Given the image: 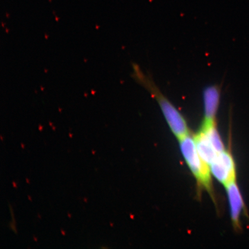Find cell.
Instances as JSON below:
<instances>
[{
  "label": "cell",
  "mask_w": 249,
  "mask_h": 249,
  "mask_svg": "<svg viewBox=\"0 0 249 249\" xmlns=\"http://www.w3.org/2000/svg\"><path fill=\"white\" fill-rule=\"evenodd\" d=\"M180 149L186 163L199 183L211 188L209 165L202 160L196 147L195 139L188 135L179 139Z\"/></svg>",
  "instance_id": "6da1fadb"
},
{
  "label": "cell",
  "mask_w": 249,
  "mask_h": 249,
  "mask_svg": "<svg viewBox=\"0 0 249 249\" xmlns=\"http://www.w3.org/2000/svg\"><path fill=\"white\" fill-rule=\"evenodd\" d=\"M151 93L160 105L171 131L177 138L180 139L189 135L188 127L185 118L177 108L165 97L157 87L152 89Z\"/></svg>",
  "instance_id": "7a4b0ae2"
},
{
  "label": "cell",
  "mask_w": 249,
  "mask_h": 249,
  "mask_svg": "<svg viewBox=\"0 0 249 249\" xmlns=\"http://www.w3.org/2000/svg\"><path fill=\"white\" fill-rule=\"evenodd\" d=\"M213 176L227 186L235 181V166L233 159L228 152L224 151L218 154L217 158L210 164Z\"/></svg>",
  "instance_id": "3957f363"
},
{
  "label": "cell",
  "mask_w": 249,
  "mask_h": 249,
  "mask_svg": "<svg viewBox=\"0 0 249 249\" xmlns=\"http://www.w3.org/2000/svg\"><path fill=\"white\" fill-rule=\"evenodd\" d=\"M220 91L217 86H210L205 89L203 94L204 121L213 122L220 103Z\"/></svg>",
  "instance_id": "277c9868"
},
{
  "label": "cell",
  "mask_w": 249,
  "mask_h": 249,
  "mask_svg": "<svg viewBox=\"0 0 249 249\" xmlns=\"http://www.w3.org/2000/svg\"><path fill=\"white\" fill-rule=\"evenodd\" d=\"M195 140L199 155L205 163L210 165L215 160L219 153L202 129L196 136Z\"/></svg>",
  "instance_id": "5b68a950"
},
{
  "label": "cell",
  "mask_w": 249,
  "mask_h": 249,
  "mask_svg": "<svg viewBox=\"0 0 249 249\" xmlns=\"http://www.w3.org/2000/svg\"><path fill=\"white\" fill-rule=\"evenodd\" d=\"M226 187L231 208L232 220L236 225L239 222V217L244 208V201L240 191L235 181L229 183Z\"/></svg>",
  "instance_id": "8992f818"
},
{
  "label": "cell",
  "mask_w": 249,
  "mask_h": 249,
  "mask_svg": "<svg viewBox=\"0 0 249 249\" xmlns=\"http://www.w3.org/2000/svg\"><path fill=\"white\" fill-rule=\"evenodd\" d=\"M201 129L206 134L207 138L218 153L225 151L222 140L216 129L215 121L213 122H205L204 121Z\"/></svg>",
  "instance_id": "52a82bcc"
},
{
  "label": "cell",
  "mask_w": 249,
  "mask_h": 249,
  "mask_svg": "<svg viewBox=\"0 0 249 249\" xmlns=\"http://www.w3.org/2000/svg\"><path fill=\"white\" fill-rule=\"evenodd\" d=\"M13 186L15 187V188H17V184H16V183L15 182H13Z\"/></svg>",
  "instance_id": "ba28073f"
},
{
  "label": "cell",
  "mask_w": 249,
  "mask_h": 249,
  "mask_svg": "<svg viewBox=\"0 0 249 249\" xmlns=\"http://www.w3.org/2000/svg\"><path fill=\"white\" fill-rule=\"evenodd\" d=\"M61 232L62 234H63L64 235H65V232L63 231V230H61Z\"/></svg>",
  "instance_id": "9c48e42d"
},
{
  "label": "cell",
  "mask_w": 249,
  "mask_h": 249,
  "mask_svg": "<svg viewBox=\"0 0 249 249\" xmlns=\"http://www.w3.org/2000/svg\"><path fill=\"white\" fill-rule=\"evenodd\" d=\"M21 147H22L23 148H24V145L23 143H21Z\"/></svg>",
  "instance_id": "30bf717a"
},
{
  "label": "cell",
  "mask_w": 249,
  "mask_h": 249,
  "mask_svg": "<svg viewBox=\"0 0 249 249\" xmlns=\"http://www.w3.org/2000/svg\"><path fill=\"white\" fill-rule=\"evenodd\" d=\"M28 197H29V200H30V201H32V200H31V197H30V196H28Z\"/></svg>",
  "instance_id": "8fae6325"
},
{
  "label": "cell",
  "mask_w": 249,
  "mask_h": 249,
  "mask_svg": "<svg viewBox=\"0 0 249 249\" xmlns=\"http://www.w3.org/2000/svg\"><path fill=\"white\" fill-rule=\"evenodd\" d=\"M34 239H35V241H38V240H36V239L35 238V236H34Z\"/></svg>",
  "instance_id": "7c38bea8"
},
{
  "label": "cell",
  "mask_w": 249,
  "mask_h": 249,
  "mask_svg": "<svg viewBox=\"0 0 249 249\" xmlns=\"http://www.w3.org/2000/svg\"><path fill=\"white\" fill-rule=\"evenodd\" d=\"M26 180H27V182L28 183H29V179H27Z\"/></svg>",
  "instance_id": "4fadbf2b"
},
{
  "label": "cell",
  "mask_w": 249,
  "mask_h": 249,
  "mask_svg": "<svg viewBox=\"0 0 249 249\" xmlns=\"http://www.w3.org/2000/svg\"><path fill=\"white\" fill-rule=\"evenodd\" d=\"M68 216H69L70 217H71V214L70 213H68Z\"/></svg>",
  "instance_id": "5bb4252c"
}]
</instances>
